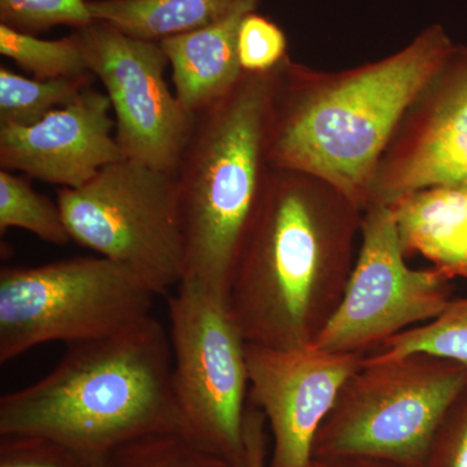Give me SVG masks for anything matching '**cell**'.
<instances>
[{
  "mask_svg": "<svg viewBox=\"0 0 467 467\" xmlns=\"http://www.w3.org/2000/svg\"><path fill=\"white\" fill-rule=\"evenodd\" d=\"M362 214L321 178L270 168L227 296L245 342L315 343L348 285Z\"/></svg>",
  "mask_w": 467,
  "mask_h": 467,
  "instance_id": "obj_1",
  "label": "cell"
},
{
  "mask_svg": "<svg viewBox=\"0 0 467 467\" xmlns=\"http://www.w3.org/2000/svg\"><path fill=\"white\" fill-rule=\"evenodd\" d=\"M454 47L444 27L431 26L396 54L340 72L313 69L287 55L275 67L270 168L321 178L365 211L396 126Z\"/></svg>",
  "mask_w": 467,
  "mask_h": 467,
  "instance_id": "obj_2",
  "label": "cell"
},
{
  "mask_svg": "<svg viewBox=\"0 0 467 467\" xmlns=\"http://www.w3.org/2000/svg\"><path fill=\"white\" fill-rule=\"evenodd\" d=\"M184 432L171 339L150 316L121 333L67 344L41 380L0 399V435H38L99 463L126 442Z\"/></svg>",
  "mask_w": 467,
  "mask_h": 467,
  "instance_id": "obj_3",
  "label": "cell"
},
{
  "mask_svg": "<svg viewBox=\"0 0 467 467\" xmlns=\"http://www.w3.org/2000/svg\"><path fill=\"white\" fill-rule=\"evenodd\" d=\"M273 84L275 69L244 72L229 94L196 113L174 171L186 250L182 284L226 300L270 171Z\"/></svg>",
  "mask_w": 467,
  "mask_h": 467,
  "instance_id": "obj_4",
  "label": "cell"
},
{
  "mask_svg": "<svg viewBox=\"0 0 467 467\" xmlns=\"http://www.w3.org/2000/svg\"><path fill=\"white\" fill-rule=\"evenodd\" d=\"M467 387V365L411 353L364 365L344 383L313 457L368 456L425 467L430 445Z\"/></svg>",
  "mask_w": 467,
  "mask_h": 467,
  "instance_id": "obj_5",
  "label": "cell"
},
{
  "mask_svg": "<svg viewBox=\"0 0 467 467\" xmlns=\"http://www.w3.org/2000/svg\"><path fill=\"white\" fill-rule=\"evenodd\" d=\"M156 294L124 265L75 257L0 269V364L43 343L101 339L152 316Z\"/></svg>",
  "mask_w": 467,
  "mask_h": 467,
  "instance_id": "obj_6",
  "label": "cell"
},
{
  "mask_svg": "<svg viewBox=\"0 0 467 467\" xmlns=\"http://www.w3.org/2000/svg\"><path fill=\"white\" fill-rule=\"evenodd\" d=\"M57 204L77 244L128 267L159 296L182 284L186 250L171 171L122 159L79 189H58Z\"/></svg>",
  "mask_w": 467,
  "mask_h": 467,
  "instance_id": "obj_7",
  "label": "cell"
},
{
  "mask_svg": "<svg viewBox=\"0 0 467 467\" xmlns=\"http://www.w3.org/2000/svg\"><path fill=\"white\" fill-rule=\"evenodd\" d=\"M168 309L175 400L187 435L244 467L247 342L229 303L199 285L181 284Z\"/></svg>",
  "mask_w": 467,
  "mask_h": 467,
  "instance_id": "obj_8",
  "label": "cell"
},
{
  "mask_svg": "<svg viewBox=\"0 0 467 467\" xmlns=\"http://www.w3.org/2000/svg\"><path fill=\"white\" fill-rule=\"evenodd\" d=\"M361 245L333 317L313 346L339 353L376 352L387 340L427 324L453 300V281L441 272L411 269L389 205H368Z\"/></svg>",
  "mask_w": 467,
  "mask_h": 467,
  "instance_id": "obj_9",
  "label": "cell"
},
{
  "mask_svg": "<svg viewBox=\"0 0 467 467\" xmlns=\"http://www.w3.org/2000/svg\"><path fill=\"white\" fill-rule=\"evenodd\" d=\"M73 33L112 103L124 158L174 173L195 116L165 81L169 60L160 43L134 38L103 21Z\"/></svg>",
  "mask_w": 467,
  "mask_h": 467,
  "instance_id": "obj_10",
  "label": "cell"
},
{
  "mask_svg": "<svg viewBox=\"0 0 467 467\" xmlns=\"http://www.w3.org/2000/svg\"><path fill=\"white\" fill-rule=\"evenodd\" d=\"M444 186H467L465 46L456 45L405 110L378 162L368 207Z\"/></svg>",
  "mask_w": 467,
  "mask_h": 467,
  "instance_id": "obj_11",
  "label": "cell"
},
{
  "mask_svg": "<svg viewBox=\"0 0 467 467\" xmlns=\"http://www.w3.org/2000/svg\"><path fill=\"white\" fill-rule=\"evenodd\" d=\"M365 358L313 344L294 349L245 344L248 400L263 411L273 436L267 467L309 466L319 429Z\"/></svg>",
  "mask_w": 467,
  "mask_h": 467,
  "instance_id": "obj_12",
  "label": "cell"
},
{
  "mask_svg": "<svg viewBox=\"0 0 467 467\" xmlns=\"http://www.w3.org/2000/svg\"><path fill=\"white\" fill-rule=\"evenodd\" d=\"M112 112L109 95L90 86L36 124L0 125V168L60 189H79L125 159Z\"/></svg>",
  "mask_w": 467,
  "mask_h": 467,
  "instance_id": "obj_13",
  "label": "cell"
},
{
  "mask_svg": "<svg viewBox=\"0 0 467 467\" xmlns=\"http://www.w3.org/2000/svg\"><path fill=\"white\" fill-rule=\"evenodd\" d=\"M259 2L242 0L217 23L159 42L173 70L175 97L192 116L229 94L242 78L239 29Z\"/></svg>",
  "mask_w": 467,
  "mask_h": 467,
  "instance_id": "obj_14",
  "label": "cell"
},
{
  "mask_svg": "<svg viewBox=\"0 0 467 467\" xmlns=\"http://www.w3.org/2000/svg\"><path fill=\"white\" fill-rule=\"evenodd\" d=\"M389 207L407 259L425 257L451 281L467 282V186L420 190Z\"/></svg>",
  "mask_w": 467,
  "mask_h": 467,
  "instance_id": "obj_15",
  "label": "cell"
},
{
  "mask_svg": "<svg viewBox=\"0 0 467 467\" xmlns=\"http://www.w3.org/2000/svg\"><path fill=\"white\" fill-rule=\"evenodd\" d=\"M242 0H88L92 20L144 41L161 42L217 23Z\"/></svg>",
  "mask_w": 467,
  "mask_h": 467,
  "instance_id": "obj_16",
  "label": "cell"
},
{
  "mask_svg": "<svg viewBox=\"0 0 467 467\" xmlns=\"http://www.w3.org/2000/svg\"><path fill=\"white\" fill-rule=\"evenodd\" d=\"M94 75L38 79L0 67V125L29 126L52 110L66 107L90 88Z\"/></svg>",
  "mask_w": 467,
  "mask_h": 467,
  "instance_id": "obj_17",
  "label": "cell"
},
{
  "mask_svg": "<svg viewBox=\"0 0 467 467\" xmlns=\"http://www.w3.org/2000/svg\"><path fill=\"white\" fill-rule=\"evenodd\" d=\"M427 353L467 365V296L453 299L438 317L387 340L368 358L376 361Z\"/></svg>",
  "mask_w": 467,
  "mask_h": 467,
  "instance_id": "obj_18",
  "label": "cell"
},
{
  "mask_svg": "<svg viewBox=\"0 0 467 467\" xmlns=\"http://www.w3.org/2000/svg\"><path fill=\"white\" fill-rule=\"evenodd\" d=\"M23 229L43 242L64 245L72 241L57 202L36 192L29 177L0 171V233Z\"/></svg>",
  "mask_w": 467,
  "mask_h": 467,
  "instance_id": "obj_19",
  "label": "cell"
},
{
  "mask_svg": "<svg viewBox=\"0 0 467 467\" xmlns=\"http://www.w3.org/2000/svg\"><path fill=\"white\" fill-rule=\"evenodd\" d=\"M0 54L14 61L33 78H77L92 75L76 34L46 41L0 26Z\"/></svg>",
  "mask_w": 467,
  "mask_h": 467,
  "instance_id": "obj_20",
  "label": "cell"
},
{
  "mask_svg": "<svg viewBox=\"0 0 467 467\" xmlns=\"http://www.w3.org/2000/svg\"><path fill=\"white\" fill-rule=\"evenodd\" d=\"M99 467H242L184 432L143 436L109 451Z\"/></svg>",
  "mask_w": 467,
  "mask_h": 467,
  "instance_id": "obj_21",
  "label": "cell"
},
{
  "mask_svg": "<svg viewBox=\"0 0 467 467\" xmlns=\"http://www.w3.org/2000/svg\"><path fill=\"white\" fill-rule=\"evenodd\" d=\"M94 23L88 0H0V26L38 36L55 26L81 29Z\"/></svg>",
  "mask_w": 467,
  "mask_h": 467,
  "instance_id": "obj_22",
  "label": "cell"
},
{
  "mask_svg": "<svg viewBox=\"0 0 467 467\" xmlns=\"http://www.w3.org/2000/svg\"><path fill=\"white\" fill-rule=\"evenodd\" d=\"M0 467H99V463L45 436L0 435Z\"/></svg>",
  "mask_w": 467,
  "mask_h": 467,
  "instance_id": "obj_23",
  "label": "cell"
},
{
  "mask_svg": "<svg viewBox=\"0 0 467 467\" xmlns=\"http://www.w3.org/2000/svg\"><path fill=\"white\" fill-rule=\"evenodd\" d=\"M238 52L244 72H269L287 57V38L269 18L252 12L242 21Z\"/></svg>",
  "mask_w": 467,
  "mask_h": 467,
  "instance_id": "obj_24",
  "label": "cell"
},
{
  "mask_svg": "<svg viewBox=\"0 0 467 467\" xmlns=\"http://www.w3.org/2000/svg\"><path fill=\"white\" fill-rule=\"evenodd\" d=\"M425 467H467V387L439 426Z\"/></svg>",
  "mask_w": 467,
  "mask_h": 467,
  "instance_id": "obj_25",
  "label": "cell"
},
{
  "mask_svg": "<svg viewBox=\"0 0 467 467\" xmlns=\"http://www.w3.org/2000/svg\"><path fill=\"white\" fill-rule=\"evenodd\" d=\"M266 418L256 405L248 400L244 420L245 465L267 467Z\"/></svg>",
  "mask_w": 467,
  "mask_h": 467,
  "instance_id": "obj_26",
  "label": "cell"
},
{
  "mask_svg": "<svg viewBox=\"0 0 467 467\" xmlns=\"http://www.w3.org/2000/svg\"><path fill=\"white\" fill-rule=\"evenodd\" d=\"M308 467H414L368 456L313 457Z\"/></svg>",
  "mask_w": 467,
  "mask_h": 467,
  "instance_id": "obj_27",
  "label": "cell"
}]
</instances>
